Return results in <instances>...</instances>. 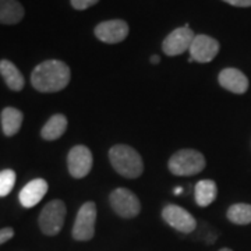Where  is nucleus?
Masks as SVG:
<instances>
[{"instance_id": "obj_18", "label": "nucleus", "mask_w": 251, "mask_h": 251, "mask_svg": "<svg viewBox=\"0 0 251 251\" xmlns=\"http://www.w3.org/2000/svg\"><path fill=\"white\" fill-rule=\"evenodd\" d=\"M66 130H67V119H66V116H63V115H54L42 127L41 135H42L44 140L53 141V140L60 138L64 134Z\"/></svg>"}, {"instance_id": "obj_10", "label": "nucleus", "mask_w": 251, "mask_h": 251, "mask_svg": "<svg viewBox=\"0 0 251 251\" xmlns=\"http://www.w3.org/2000/svg\"><path fill=\"white\" fill-rule=\"evenodd\" d=\"M188 50L193 62L208 63L214 60V57L219 52V42L211 36L201 34L194 36Z\"/></svg>"}, {"instance_id": "obj_1", "label": "nucleus", "mask_w": 251, "mask_h": 251, "mask_svg": "<svg viewBox=\"0 0 251 251\" xmlns=\"http://www.w3.org/2000/svg\"><path fill=\"white\" fill-rule=\"evenodd\" d=\"M70 67L62 60H46L31 74V84L39 92H57L70 82Z\"/></svg>"}, {"instance_id": "obj_11", "label": "nucleus", "mask_w": 251, "mask_h": 251, "mask_svg": "<svg viewBox=\"0 0 251 251\" xmlns=\"http://www.w3.org/2000/svg\"><path fill=\"white\" fill-rule=\"evenodd\" d=\"M94 32L105 44H119L128 35V25L123 20H109L99 23Z\"/></svg>"}, {"instance_id": "obj_7", "label": "nucleus", "mask_w": 251, "mask_h": 251, "mask_svg": "<svg viewBox=\"0 0 251 251\" xmlns=\"http://www.w3.org/2000/svg\"><path fill=\"white\" fill-rule=\"evenodd\" d=\"M162 218L166 224L180 233H191L197 227V221L194 219V216L179 205L165 206L162 211Z\"/></svg>"}, {"instance_id": "obj_25", "label": "nucleus", "mask_w": 251, "mask_h": 251, "mask_svg": "<svg viewBox=\"0 0 251 251\" xmlns=\"http://www.w3.org/2000/svg\"><path fill=\"white\" fill-rule=\"evenodd\" d=\"M181 193H183V188L181 187L175 188V194H181Z\"/></svg>"}, {"instance_id": "obj_17", "label": "nucleus", "mask_w": 251, "mask_h": 251, "mask_svg": "<svg viewBox=\"0 0 251 251\" xmlns=\"http://www.w3.org/2000/svg\"><path fill=\"white\" fill-rule=\"evenodd\" d=\"M218 194V187L214 180H200L194 187L196 201L200 206H208L215 201Z\"/></svg>"}, {"instance_id": "obj_9", "label": "nucleus", "mask_w": 251, "mask_h": 251, "mask_svg": "<svg viewBox=\"0 0 251 251\" xmlns=\"http://www.w3.org/2000/svg\"><path fill=\"white\" fill-rule=\"evenodd\" d=\"M194 36L196 35H194L193 29H190L186 24L184 27L176 28L165 38V41L162 44V49L168 56H179L190 49Z\"/></svg>"}, {"instance_id": "obj_22", "label": "nucleus", "mask_w": 251, "mask_h": 251, "mask_svg": "<svg viewBox=\"0 0 251 251\" xmlns=\"http://www.w3.org/2000/svg\"><path fill=\"white\" fill-rule=\"evenodd\" d=\"M13 236H14V230L11 227L0 229V246L4 244L6 242H9L10 239H13Z\"/></svg>"}, {"instance_id": "obj_15", "label": "nucleus", "mask_w": 251, "mask_h": 251, "mask_svg": "<svg viewBox=\"0 0 251 251\" xmlns=\"http://www.w3.org/2000/svg\"><path fill=\"white\" fill-rule=\"evenodd\" d=\"M0 74L3 77V80L6 82V85L11 91H21L24 88V75L17 69V66L10 60H0Z\"/></svg>"}, {"instance_id": "obj_4", "label": "nucleus", "mask_w": 251, "mask_h": 251, "mask_svg": "<svg viewBox=\"0 0 251 251\" xmlns=\"http://www.w3.org/2000/svg\"><path fill=\"white\" fill-rule=\"evenodd\" d=\"M66 219V205L62 200H53L48 202L39 215V227L46 236H54L62 230Z\"/></svg>"}, {"instance_id": "obj_3", "label": "nucleus", "mask_w": 251, "mask_h": 251, "mask_svg": "<svg viewBox=\"0 0 251 251\" xmlns=\"http://www.w3.org/2000/svg\"><path fill=\"white\" fill-rule=\"evenodd\" d=\"M169 171L175 176H194L205 168V158L196 150H180L169 159Z\"/></svg>"}, {"instance_id": "obj_16", "label": "nucleus", "mask_w": 251, "mask_h": 251, "mask_svg": "<svg viewBox=\"0 0 251 251\" xmlns=\"http://www.w3.org/2000/svg\"><path fill=\"white\" fill-rule=\"evenodd\" d=\"M24 116L21 113V110L16 108H4L1 112V128L3 133L7 137L17 134L21 128Z\"/></svg>"}, {"instance_id": "obj_21", "label": "nucleus", "mask_w": 251, "mask_h": 251, "mask_svg": "<svg viewBox=\"0 0 251 251\" xmlns=\"http://www.w3.org/2000/svg\"><path fill=\"white\" fill-rule=\"evenodd\" d=\"M72 1V6L75 10H85L97 4L99 0H70Z\"/></svg>"}, {"instance_id": "obj_5", "label": "nucleus", "mask_w": 251, "mask_h": 251, "mask_svg": "<svg viewBox=\"0 0 251 251\" xmlns=\"http://www.w3.org/2000/svg\"><path fill=\"white\" fill-rule=\"evenodd\" d=\"M97 205L92 201L84 202L78 209L75 222L73 226V237L78 242H88L95 234Z\"/></svg>"}, {"instance_id": "obj_2", "label": "nucleus", "mask_w": 251, "mask_h": 251, "mask_svg": "<svg viewBox=\"0 0 251 251\" xmlns=\"http://www.w3.org/2000/svg\"><path fill=\"white\" fill-rule=\"evenodd\" d=\"M109 159L113 166V169L128 179H135L141 176L144 171V163L141 155L135 151L134 148L119 144L110 148L109 151Z\"/></svg>"}, {"instance_id": "obj_24", "label": "nucleus", "mask_w": 251, "mask_h": 251, "mask_svg": "<svg viewBox=\"0 0 251 251\" xmlns=\"http://www.w3.org/2000/svg\"><path fill=\"white\" fill-rule=\"evenodd\" d=\"M161 62V59H159V56H156V54H153V56H151V63H153V64H156V63Z\"/></svg>"}, {"instance_id": "obj_12", "label": "nucleus", "mask_w": 251, "mask_h": 251, "mask_svg": "<svg viewBox=\"0 0 251 251\" xmlns=\"http://www.w3.org/2000/svg\"><path fill=\"white\" fill-rule=\"evenodd\" d=\"M48 183L44 179L31 180L20 191V202L25 208H32L41 202V200L45 197L48 193Z\"/></svg>"}, {"instance_id": "obj_20", "label": "nucleus", "mask_w": 251, "mask_h": 251, "mask_svg": "<svg viewBox=\"0 0 251 251\" xmlns=\"http://www.w3.org/2000/svg\"><path fill=\"white\" fill-rule=\"evenodd\" d=\"M16 184V173L11 169H4L0 172V197H6L10 194Z\"/></svg>"}, {"instance_id": "obj_14", "label": "nucleus", "mask_w": 251, "mask_h": 251, "mask_svg": "<svg viewBox=\"0 0 251 251\" xmlns=\"http://www.w3.org/2000/svg\"><path fill=\"white\" fill-rule=\"evenodd\" d=\"M24 7L17 0H0V24H18L24 18Z\"/></svg>"}, {"instance_id": "obj_8", "label": "nucleus", "mask_w": 251, "mask_h": 251, "mask_svg": "<svg viewBox=\"0 0 251 251\" xmlns=\"http://www.w3.org/2000/svg\"><path fill=\"white\" fill-rule=\"evenodd\" d=\"M92 153L85 145H75L67 156V166L69 172L74 179L85 177L92 169Z\"/></svg>"}, {"instance_id": "obj_23", "label": "nucleus", "mask_w": 251, "mask_h": 251, "mask_svg": "<svg viewBox=\"0 0 251 251\" xmlns=\"http://www.w3.org/2000/svg\"><path fill=\"white\" fill-rule=\"evenodd\" d=\"M224 1L236 7H250L251 6V0H224Z\"/></svg>"}, {"instance_id": "obj_13", "label": "nucleus", "mask_w": 251, "mask_h": 251, "mask_svg": "<svg viewBox=\"0 0 251 251\" xmlns=\"http://www.w3.org/2000/svg\"><path fill=\"white\" fill-rule=\"evenodd\" d=\"M219 84L233 94H244L249 90V78L240 70L229 67L219 73Z\"/></svg>"}, {"instance_id": "obj_26", "label": "nucleus", "mask_w": 251, "mask_h": 251, "mask_svg": "<svg viewBox=\"0 0 251 251\" xmlns=\"http://www.w3.org/2000/svg\"><path fill=\"white\" fill-rule=\"evenodd\" d=\"M219 251H233V250H230V249H222V250H219Z\"/></svg>"}, {"instance_id": "obj_6", "label": "nucleus", "mask_w": 251, "mask_h": 251, "mask_svg": "<svg viewBox=\"0 0 251 251\" xmlns=\"http://www.w3.org/2000/svg\"><path fill=\"white\" fill-rule=\"evenodd\" d=\"M109 201H110V205L117 215L126 218V219L134 218L141 211L140 200L128 188H116L115 191H112Z\"/></svg>"}, {"instance_id": "obj_19", "label": "nucleus", "mask_w": 251, "mask_h": 251, "mask_svg": "<svg viewBox=\"0 0 251 251\" xmlns=\"http://www.w3.org/2000/svg\"><path fill=\"white\" fill-rule=\"evenodd\" d=\"M226 216L234 225L251 224V205L250 204H234L227 209Z\"/></svg>"}]
</instances>
